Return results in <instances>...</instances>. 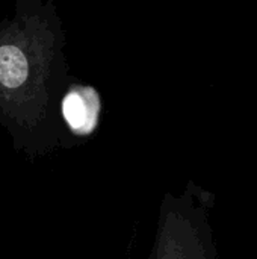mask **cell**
Instances as JSON below:
<instances>
[{
    "mask_svg": "<svg viewBox=\"0 0 257 259\" xmlns=\"http://www.w3.org/2000/svg\"><path fill=\"white\" fill-rule=\"evenodd\" d=\"M62 115L74 134H92L100 117V97L97 91L91 87L71 88L62 100Z\"/></svg>",
    "mask_w": 257,
    "mask_h": 259,
    "instance_id": "cell-1",
    "label": "cell"
},
{
    "mask_svg": "<svg viewBox=\"0 0 257 259\" xmlns=\"http://www.w3.org/2000/svg\"><path fill=\"white\" fill-rule=\"evenodd\" d=\"M29 59L17 44L0 46V85L14 91L23 87L29 77Z\"/></svg>",
    "mask_w": 257,
    "mask_h": 259,
    "instance_id": "cell-2",
    "label": "cell"
}]
</instances>
